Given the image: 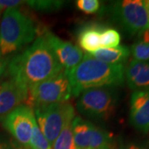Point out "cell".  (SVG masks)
<instances>
[{
	"label": "cell",
	"mask_w": 149,
	"mask_h": 149,
	"mask_svg": "<svg viewBox=\"0 0 149 149\" xmlns=\"http://www.w3.org/2000/svg\"><path fill=\"white\" fill-rule=\"evenodd\" d=\"M64 70L44 37H39L30 47L8 63L12 80L22 90L49 80Z\"/></svg>",
	"instance_id": "6da1fadb"
},
{
	"label": "cell",
	"mask_w": 149,
	"mask_h": 149,
	"mask_svg": "<svg viewBox=\"0 0 149 149\" xmlns=\"http://www.w3.org/2000/svg\"><path fill=\"white\" fill-rule=\"evenodd\" d=\"M125 70L123 65H110L102 62L86 53L80 63L71 71L69 79L71 94L79 97L83 91L100 87H115L124 82Z\"/></svg>",
	"instance_id": "7a4b0ae2"
},
{
	"label": "cell",
	"mask_w": 149,
	"mask_h": 149,
	"mask_svg": "<svg viewBox=\"0 0 149 149\" xmlns=\"http://www.w3.org/2000/svg\"><path fill=\"white\" fill-rule=\"evenodd\" d=\"M37 33L32 18L17 8L6 9L0 24V56L10 55L33 42Z\"/></svg>",
	"instance_id": "3957f363"
},
{
	"label": "cell",
	"mask_w": 149,
	"mask_h": 149,
	"mask_svg": "<svg viewBox=\"0 0 149 149\" xmlns=\"http://www.w3.org/2000/svg\"><path fill=\"white\" fill-rule=\"evenodd\" d=\"M71 94V85L68 73L62 70L57 75L31 87L27 100L32 109L53 104L66 102Z\"/></svg>",
	"instance_id": "277c9868"
},
{
	"label": "cell",
	"mask_w": 149,
	"mask_h": 149,
	"mask_svg": "<svg viewBox=\"0 0 149 149\" xmlns=\"http://www.w3.org/2000/svg\"><path fill=\"white\" fill-rule=\"evenodd\" d=\"M37 125L52 146L64 127L74 118V109L70 104L62 102L33 109Z\"/></svg>",
	"instance_id": "5b68a950"
},
{
	"label": "cell",
	"mask_w": 149,
	"mask_h": 149,
	"mask_svg": "<svg viewBox=\"0 0 149 149\" xmlns=\"http://www.w3.org/2000/svg\"><path fill=\"white\" fill-rule=\"evenodd\" d=\"M117 99L113 87L89 89L80 95L76 108L85 117L93 119H107L114 111Z\"/></svg>",
	"instance_id": "8992f818"
},
{
	"label": "cell",
	"mask_w": 149,
	"mask_h": 149,
	"mask_svg": "<svg viewBox=\"0 0 149 149\" xmlns=\"http://www.w3.org/2000/svg\"><path fill=\"white\" fill-rule=\"evenodd\" d=\"M112 17L130 35H143L149 30V22L144 1L122 0L110 8Z\"/></svg>",
	"instance_id": "52a82bcc"
},
{
	"label": "cell",
	"mask_w": 149,
	"mask_h": 149,
	"mask_svg": "<svg viewBox=\"0 0 149 149\" xmlns=\"http://www.w3.org/2000/svg\"><path fill=\"white\" fill-rule=\"evenodd\" d=\"M1 121L17 142L28 149L32 128L37 122L33 109L28 105H19L3 116Z\"/></svg>",
	"instance_id": "ba28073f"
},
{
	"label": "cell",
	"mask_w": 149,
	"mask_h": 149,
	"mask_svg": "<svg viewBox=\"0 0 149 149\" xmlns=\"http://www.w3.org/2000/svg\"><path fill=\"white\" fill-rule=\"evenodd\" d=\"M44 38L60 64L68 74L80 64L84 57L83 52L78 47L70 42L61 40L52 32H46Z\"/></svg>",
	"instance_id": "9c48e42d"
},
{
	"label": "cell",
	"mask_w": 149,
	"mask_h": 149,
	"mask_svg": "<svg viewBox=\"0 0 149 149\" xmlns=\"http://www.w3.org/2000/svg\"><path fill=\"white\" fill-rule=\"evenodd\" d=\"M129 121L139 132H149V91H134L132 94Z\"/></svg>",
	"instance_id": "30bf717a"
},
{
	"label": "cell",
	"mask_w": 149,
	"mask_h": 149,
	"mask_svg": "<svg viewBox=\"0 0 149 149\" xmlns=\"http://www.w3.org/2000/svg\"><path fill=\"white\" fill-rule=\"evenodd\" d=\"M28 92L22 90L13 80L0 84V116H4L26 101Z\"/></svg>",
	"instance_id": "8fae6325"
},
{
	"label": "cell",
	"mask_w": 149,
	"mask_h": 149,
	"mask_svg": "<svg viewBox=\"0 0 149 149\" xmlns=\"http://www.w3.org/2000/svg\"><path fill=\"white\" fill-rule=\"evenodd\" d=\"M124 74L130 89L134 91H149V62L132 60Z\"/></svg>",
	"instance_id": "7c38bea8"
},
{
	"label": "cell",
	"mask_w": 149,
	"mask_h": 149,
	"mask_svg": "<svg viewBox=\"0 0 149 149\" xmlns=\"http://www.w3.org/2000/svg\"><path fill=\"white\" fill-rule=\"evenodd\" d=\"M88 54L107 64L123 65L129 57L130 50L125 46H118L116 47H100Z\"/></svg>",
	"instance_id": "4fadbf2b"
},
{
	"label": "cell",
	"mask_w": 149,
	"mask_h": 149,
	"mask_svg": "<svg viewBox=\"0 0 149 149\" xmlns=\"http://www.w3.org/2000/svg\"><path fill=\"white\" fill-rule=\"evenodd\" d=\"M94 124L80 117H74L71 128L75 149H89L91 130Z\"/></svg>",
	"instance_id": "5bb4252c"
},
{
	"label": "cell",
	"mask_w": 149,
	"mask_h": 149,
	"mask_svg": "<svg viewBox=\"0 0 149 149\" xmlns=\"http://www.w3.org/2000/svg\"><path fill=\"white\" fill-rule=\"evenodd\" d=\"M102 30V27L96 25L82 28L78 36V42L80 48L88 53H91L101 47L100 34Z\"/></svg>",
	"instance_id": "9a60e30c"
},
{
	"label": "cell",
	"mask_w": 149,
	"mask_h": 149,
	"mask_svg": "<svg viewBox=\"0 0 149 149\" xmlns=\"http://www.w3.org/2000/svg\"><path fill=\"white\" fill-rule=\"evenodd\" d=\"M89 149H117L113 137L101 128L93 126Z\"/></svg>",
	"instance_id": "2e32d148"
},
{
	"label": "cell",
	"mask_w": 149,
	"mask_h": 149,
	"mask_svg": "<svg viewBox=\"0 0 149 149\" xmlns=\"http://www.w3.org/2000/svg\"><path fill=\"white\" fill-rule=\"evenodd\" d=\"M142 37L133 44L130 49L133 60L139 61H149V30L141 35Z\"/></svg>",
	"instance_id": "e0dca14e"
},
{
	"label": "cell",
	"mask_w": 149,
	"mask_h": 149,
	"mask_svg": "<svg viewBox=\"0 0 149 149\" xmlns=\"http://www.w3.org/2000/svg\"><path fill=\"white\" fill-rule=\"evenodd\" d=\"M71 123L72 121H70L65 126L57 139L52 144V149H75Z\"/></svg>",
	"instance_id": "ac0fdd59"
},
{
	"label": "cell",
	"mask_w": 149,
	"mask_h": 149,
	"mask_svg": "<svg viewBox=\"0 0 149 149\" xmlns=\"http://www.w3.org/2000/svg\"><path fill=\"white\" fill-rule=\"evenodd\" d=\"M28 149H52V146L40 130L37 122L32 128V137L30 139Z\"/></svg>",
	"instance_id": "d6986e66"
},
{
	"label": "cell",
	"mask_w": 149,
	"mask_h": 149,
	"mask_svg": "<svg viewBox=\"0 0 149 149\" xmlns=\"http://www.w3.org/2000/svg\"><path fill=\"white\" fill-rule=\"evenodd\" d=\"M121 37L117 30L113 28H103L100 34L101 47H116L119 45Z\"/></svg>",
	"instance_id": "ffe728a7"
},
{
	"label": "cell",
	"mask_w": 149,
	"mask_h": 149,
	"mask_svg": "<svg viewBox=\"0 0 149 149\" xmlns=\"http://www.w3.org/2000/svg\"><path fill=\"white\" fill-rule=\"evenodd\" d=\"M28 6H30L33 9L37 11H56L60 9L63 2L61 1H26Z\"/></svg>",
	"instance_id": "44dd1931"
},
{
	"label": "cell",
	"mask_w": 149,
	"mask_h": 149,
	"mask_svg": "<svg viewBox=\"0 0 149 149\" xmlns=\"http://www.w3.org/2000/svg\"><path fill=\"white\" fill-rule=\"evenodd\" d=\"M76 6L85 13H95L100 9V3L99 0H78Z\"/></svg>",
	"instance_id": "7402d4cb"
},
{
	"label": "cell",
	"mask_w": 149,
	"mask_h": 149,
	"mask_svg": "<svg viewBox=\"0 0 149 149\" xmlns=\"http://www.w3.org/2000/svg\"><path fill=\"white\" fill-rule=\"evenodd\" d=\"M23 1L20 0H0V8L2 9H9L17 8V7L22 4Z\"/></svg>",
	"instance_id": "603a6c76"
},
{
	"label": "cell",
	"mask_w": 149,
	"mask_h": 149,
	"mask_svg": "<svg viewBox=\"0 0 149 149\" xmlns=\"http://www.w3.org/2000/svg\"><path fill=\"white\" fill-rule=\"evenodd\" d=\"M8 63H9V61L8 59H3L2 57L0 58V80L5 73L7 67L8 66Z\"/></svg>",
	"instance_id": "cb8c5ba5"
},
{
	"label": "cell",
	"mask_w": 149,
	"mask_h": 149,
	"mask_svg": "<svg viewBox=\"0 0 149 149\" xmlns=\"http://www.w3.org/2000/svg\"><path fill=\"white\" fill-rule=\"evenodd\" d=\"M117 149H146L140 146L139 144L133 143H128L121 144L119 148Z\"/></svg>",
	"instance_id": "d4e9b609"
},
{
	"label": "cell",
	"mask_w": 149,
	"mask_h": 149,
	"mask_svg": "<svg viewBox=\"0 0 149 149\" xmlns=\"http://www.w3.org/2000/svg\"><path fill=\"white\" fill-rule=\"evenodd\" d=\"M0 149H15L14 148H13L12 146H10L8 143H4L3 141L0 140Z\"/></svg>",
	"instance_id": "484cf974"
},
{
	"label": "cell",
	"mask_w": 149,
	"mask_h": 149,
	"mask_svg": "<svg viewBox=\"0 0 149 149\" xmlns=\"http://www.w3.org/2000/svg\"><path fill=\"white\" fill-rule=\"evenodd\" d=\"M144 3H145V7H146V10H147V13H148V17L149 22V0L144 1Z\"/></svg>",
	"instance_id": "4316f807"
},
{
	"label": "cell",
	"mask_w": 149,
	"mask_h": 149,
	"mask_svg": "<svg viewBox=\"0 0 149 149\" xmlns=\"http://www.w3.org/2000/svg\"><path fill=\"white\" fill-rule=\"evenodd\" d=\"M0 13H1V8H0Z\"/></svg>",
	"instance_id": "83f0119b"
},
{
	"label": "cell",
	"mask_w": 149,
	"mask_h": 149,
	"mask_svg": "<svg viewBox=\"0 0 149 149\" xmlns=\"http://www.w3.org/2000/svg\"><path fill=\"white\" fill-rule=\"evenodd\" d=\"M1 57H2V56H0V58H1Z\"/></svg>",
	"instance_id": "f1b7e54d"
}]
</instances>
